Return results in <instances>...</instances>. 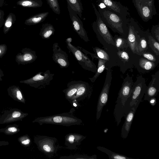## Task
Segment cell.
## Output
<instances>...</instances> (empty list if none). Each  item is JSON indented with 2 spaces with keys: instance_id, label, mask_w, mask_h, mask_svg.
<instances>
[{
  "instance_id": "cell-1",
  "label": "cell",
  "mask_w": 159,
  "mask_h": 159,
  "mask_svg": "<svg viewBox=\"0 0 159 159\" xmlns=\"http://www.w3.org/2000/svg\"><path fill=\"white\" fill-rule=\"evenodd\" d=\"M92 5L96 16V20L93 22L92 26L98 40L103 46L105 50L117 56L118 51L115 46L114 37L101 19L95 5L93 3H92Z\"/></svg>"
},
{
  "instance_id": "cell-2",
  "label": "cell",
  "mask_w": 159,
  "mask_h": 159,
  "mask_svg": "<svg viewBox=\"0 0 159 159\" xmlns=\"http://www.w3.org/2000/svg\"><path fill=\"white\" fill-rule=\"evenodd\" d=\"M98 11L103 21L108 27L125 39L128 33L129 19L121 16L106 7L98 6Z\"/></svg>"
},
{
  "instance_id": "cell-3",
  "label": "cell",
  "mask_w": 159,
  "mask_h": 159,
  "mask_svg": "<svg viewBox=\"0 0 159 159\" xmlns=\"http://www.w3.org/2000/svg\"><path fill=\"white\" fill-rule=\"evenodd\" d=\"M133 84L132 78L127 74L119 92L113 111L114 116L117 126L119 125L123 117L125 104L131 95Z\"/></svg>"
},
{
  "instance_id": "cell-4",
  "label": "cell",
  "mask_w": 159,
  "mask_h": 159,
  "mask_svg": "<svg viewBox=\"0 0 159 159\" xmlns=\"http://www.w3.org/2000/svg\"><path fill=\"white\" fill-rule=\"evenodd\" d=\"M147 87L145 78L142 75L138 76L135 82L134 83L131 95L125 103L123 110L124 117L133 107L136 105L139 106L142 101Z\"/></svg>"
},
{
  "instance_id": "cell-5",
  "label": "cell",
  "mask_w": 159,
  "mask_h": 159,
  "mask_svg": "<svg viewBox=\"0 0 159 159\" xmlns=\"http://www.w3.org/2000/svg\"><path fill=\"white\" fill-rule=\"evenodd\" d=\"M33 123H37L40 125L43 124H53L69 126L80 125L82 120L69 113H64L54 115L36 118Z\"/></svg>"
},
{
  "instance_id": "cell-6",
  "label": "cell",
  "mask_w": 159,
  "mask_h": 159,
  "mask_svg": "<svg viewBox=\"0 0 159 159\" xmlns=\"http://www.w3.org/2000/svg\"><path fill=\"white\" fill-rule=\"evenodd\" d=\"M72 39L69 37L66 40V46L73 55L82 67L86 70L95 73L97 67L95 63L79 48L72 44Z\"/></svg>"
},
{
  "instance_id": "cell-7",
  "label": "cell",
  "mask_w": 159,
  "mask_h": 159,
  "mask_svg": "<svg viewBox=\"0 0 159 159\" xmlns=\"http://www.w3.org/2000/svg\"><path fill=\"white\" fill-rule=\"evenodd\" d=\"M34 142L39 150L48 157H52L58 150L57 139L52 137L39 135L35 136Z\"/></svg>"
},
{
  "instance_id": "cell-8",
  "label": "cell",
  "mask_w": 159,
  "mask_h": 159,
  "mask_svg": "<svg viewBox=\"0 0 159 159\" xmlns=\"http://www.w3.org/2000/svg\"><path fill=\"white\" fill-rule=\"evenodd\" d=\"M138 13L142 19L147 22L157 14L154 0H132Z\"/></svg>"
},
{
  "instance_id": "cell-9",
  "label": "cell",
  "mask_w": 159,
  "mask_h": 159,
  "mask_svg": "<svg viewBox=\"0 0 159 159\" xmlns=\"http://www.w3.org/2000/svg\"><path fill=\"white\" fill-rule=\"evenodd\" d=\"M77 47L85 54L90 55L93 60L94 58H99L106 61L105 66L106 70L111 69L113 67L118 66V56H115L106 51L104 49L97 47H94L93 48L94 53H92L79 46H78Z\"/></svg>"
},
{
  "instance_id": "cell-10",
  "label": "cell",
  "mask_w": 159,
  "mask_h": 159,
  "mask_svg": "<svg viewBox=\"0 0 159 159\" xmlns=\"http://www.w3.org/2000/svg\"><path fill=\"white\" fill-rule=\"evenodd\" d=\"M54 75V73L47 70L44 72H39L30 78L20 81V83L35 88H42L49 84Z\"/></svg>"
},
{
  "instance_id": "cell-11",
  "label": "cell",
  "mask_w": 159,
  "mask_h": 159,
  "mask_svg": "<svg viewBox=\"0 0 159 159\" xmlns=\"http://www.w3.org/2000/svg\"><path fill=\"white\" fill-rule=\"evenodd\" d=\"M117 53L118 66L120 71L124 74L128 69L134 67L137 54L134 53L129 47L118 51Z\"/></svg>"
},
{
  "instance_id": "cell-12",
  "label": "cell",
  "mask_w": 159,
  "mask_h": 159,
  "mask_svg": "<svg viewBox=\"0 0 159 159\" xmlns=\"http://www.w3.org/2000/svg\"><path fill=\"white\" fill-rule=\"evenodd\" d=\"M112 80V70L107 69L104 84L98 98L96 110L97 120L99 119L103 108L107 102Z\"/></svg>"
},
{
  "instance_id": "cell-13",
  "label": "cell",
  "mask_w": 159,
  "mask_h": 159,
  "mask_svg": "<svg viewBox=\"0 0 159 159\" xmlns=\"http://www.w3.org/2000/svg\"><path fill=\"white\" fill-rule=\"evenodd\" d=\"M140 27L132 17L129 19L127 39L129 47L134 53H137V48L139 42L140 35L139 29Z\"/></svg>"
},
{
  "instance_id": "cell-14",
  "label": "cell",
  "mask_w": 159,
  "mask_h": 159,
  "mask_svg": "<svg viewBox=\"0 0 159 159\" xmlns=\"http://www.w3.org/2000/svg\"><path fill=\"white\" fill-rule=\"evenodd\" d=\"M67 8L74 30L84 41L88 42L89 40L80 17L68 4Z\"/></svg>"
},
{
  "instance_id": "cell-15",
  "label": "cell",
  "mask_w": 159,
  "mask_h": 159,
  "mask_svg": "<svg viewBox=\"0 0 159 159\" xmlns=\"http://www.w3.org/2000/svg\"><path fill=\"white\" fill-rule=\"evenodd\" d=\"M28 115L20 110L13 108L5 111L0 117V124H8L18 121H22L23 119Z\"/></svg>"
},
{
  "instance_id": "cell-16",
  "label": "cell",
  "mask_w": 159,
  "mask_h": 159,
  "mask_svg": "<svg viewBox=\"0 0 159 159\" xmlns=\"http://www.w3.org/2000/svg\"><path fill=\"white\" fill-rule=\"evenodd\" d=\"M52 58L54 61L61 68L68 67L70 65L67 53L62 50L57 43H54L52 46Z\"/></svg>"
},
{
  "instance_id": "cell-17",
  "label": "cell",
  "mask_w": 159,
  "mask_h": 159,
  "mask_svg": "<svg viewBox=\"0 0 159 159\" xmlns=\"http://www.w3.org/2000/svg\"><path fill=\"white\" fill-rule=\"evenodd\" d=\"M98 3L105 5V7L123 16L127 17L130 15L128 8L120 2L113 0H97Z\"/></svg>"
},
{
  "instance_id": "cell-18",
  "label": "cell",
  "mask_w": 159,
  "mask_h": 159,
  "mask_svg": "<svg viewBox=\"0 0 159 159\" xmlns=\"http://www.w3.org/2000/svg\"><path fill=\"white\" fill-rule=\"evenodd\" d=\"M152 80L148 86L144 95V100L148 102L154 98L159 91V70L152 75Z\"/></svg>"
},
{
  "instance_id": "cell-19",
  "label": "cell",
  "mask_w": 159,
  "mask_h": 159,
  "mask_svg": "<svg viewBox=\"0 0 159 159\" xmlns=\"http://www.w3.org/2000/svg\"><path fill=\"white\" fill-rule=\"evenodd\" d=\"M15 57V61L19 64L26 65L34 61L37 58L34 51L28 48H23Z\"/></svg>"
},
{
  "instance_id": "cell-20",
  "label": "cell",
  "mask_w": 159,
  "mask_h": 159,
  "mask_svg": "<svg viewBox=\"0 0 159 159\" xmlns=\"http://www.w3.org/2000/svg\"><path fill=\"white\" fill-rule=\"evenodd\" d=\"M157 66L154 63L137 54L134 66L139 73L142 74L148 73L154 70Z\"/></svg>"
},
{
  "instance_id": "cell-21",
  "label": "cell",
  "mask_w": 159,
  "mask_h": 159,
  "mask_svg": "<svg viewBox=\"0 0 159 159\" xmlns=\"http://www.w3.org/2000/svg\"><path fill=\"white\" fill-rule=\"evenodd\" d=\"M138 106L134 107L124 117L125 120L122 126L121 136L123 139H126L129 134L135 113Z\"/></svg>"
},
{
  "instance_id": "cell-22",
  "label": "cell",
  "mask_w": 159,
  "mask_h": 159,
  "mask_svg": "<svg viewBox=\"0 0 159 159\" xmlns=\"http://www.w3.org/2000/svg\"><path fill=\"white\" fill-rule=\"evenodd\" d=\"M91 89V86L89 83L83 81L70 102L71 105L73 102L78 103V101L86 98L90 93Z\"/></svg>"
},
{
  "instance_id": "cell-23",
  "label": "cell",
  "mask_w": 159,
  "mask_h": 159,
  "mask_svg": "<svg viewBox=\"0 0 159 159\" xmlns=\"http://www.w3.org/2000/svg\"><path fill=\"white\" fill-rule=\"evenodd\" d=\"M86 138V136L80 134L70 133L65 136V144L69 149H75Z\"/></svg>"
},
{
  "instance_id": "cell-24",
  "label": "cell",
  "mask_w": 159,
  "mask_h": 159,
  "mask_svg": "<svg viewBox=\"0 0 159 159\" xmlns=\"http://www.w3.org/2000/svg\"><path fill=\"white\" fill-rule=\"evenodd\" d=\"M82 82V80H74L69 82L67 84V88L63 90L66 99L70 102Z\"/></svg>"
},
{
  "instance_id": "cell-25",
  "label": "cell",
  "mask_w": 159,
  "mask_h": 159,
  "mask_svg": "<svg viewBox=\"0 0 159 159\" xmlns=\"http://www.w3.org/2000/svg\"><path fill=\"white\" fill-rule=\"evenodd\" d=\"M7 92L9 96L14 100L25 103V98L19 86L15 85L10 86L7 89Z\"/></svg>"
},
{
  "instance_id": "cell-26",
  "label": "cell",
  "mask_w": 159,
  "mask_h": 159,
  "mask_svg": "<svg viewBox=\"0 0 159 159\" xmlns=\"http://www.w3.org/2000/svg\"><path fill=\"white\" fill-rule=\"evenodd\" d=\"M138 32L140 38L137 46L136 54L141 56L143 52L148 49L149 46L145 36L144 31L140 27Z\"/></svg>"
},
{
  "instance_id": "cell-27",
  "label": "cell",
  "mask_w": 159,
  "mask_h": 159,
  "mask_svg": "<svg viewBox=\"0 0 159 159\" xmlns=\"http://www.w3.org/2000/svg\"><path fill=\"white\" fill-rule=\"evenodd\" d=\"M49 13L48 11L42 12L33 16L25 20V24L28 25H32L41 23L45 20Z\"/></svg>"
},
{
  "instance_id": "cell-28",
  "label": "cell",
  "mask_w": 159,
  "mask_h": 159,
  "mask_svg": "<svg viewBox=\"0 0 159 159\" xmlns=\"http://www.w3.org/2000/svg\"><path fill=\"white\" fill-rule=\"evenodd\" d=\"M149 48L157 56H159V43L152 36L148 30L144 31Z\"/></svg>"
},
{
  "instance_id": "cell-29",
  "label": "cell",
  "mask_w": 159,
  "mask_h": 159,
  "mask_svg": "<svg viewBox=\"0 0 159 159\" xmlns=\"http://www.w3.org/2000/svg\"><path fill=\"white\" fill-rule=\"evenodd\" d=\"M55 31V29L52 24L46 23L43 25L39 34L42 39H48L54 34Z\"/></svg>"
},
{
  "instance_id": "cell-30",
  "label": "cell",
  "mask_w": 159,
  "mask_h": 159,
  "mask_svg": "<svg viewBox=\"0 0 159 159\" xmlns=\"http://www.w3.org/2000/svg\"><path fill=\"white\" fill-rule=\"evenodd\" d=\"M43 4L41 0H19L16 2L17 5L26 7H39Z\"/></svg>"
},
{
  "instance_id": "cell-31",
  "label": "cell",
  "mask_w": 159,
  "mask_h": 159,
  "mask_svg": "<svg viewBox=\"0 0 159 159\" xmlns=\"http://www.w3.org/2000/svg\"><path fill=\"white\" fill-rule=\"evenodd\" d=\"M97 148L98 150L107 154L110 159H135L122 154L115 153L103 147L99 146Z\"/></svg>"
},
{
  "instance_id": "cell-32",
  "label": "cell",
  "mask_w": 159,
  "mask_h": 159,
  "mask_svg": "<svg viewBox=\"0 0 159 159\" xmlns=\"http://www.w3.org/2000/svg\"><path fill=\"white\" fill-rule=\"evenodd\" d=\"M67 4L81 18L83 10L82 4L80 0H66Z\"/></svg>"
},
{
  "instance_id": "cell-33",
  "label": "cell",
  "mask_w": 159,
  "mask_h": 159,
  "mask_svg": "<svg viewBox=\"0 0 159 159\" xmlns=\"http://www.w3.org/2000/svg\"><path fill=\"white\" fill-rule=\"evenodd\" d=\"M16 20L15 15L13 13H10L7 16L4 23L3 32L4 34L7 33L11 30Z\"/></svg>"
},
{
  "instance_id": "cell-34",
  "label": "cell",
  "mask_w": 159,
  "mask_h": 159,
  "mask_svg": "<svg viewBox=\"0 0 159 159\" xmlns=\"http://www.w3.org/2000/svg\"><path fill=\"white\" fill-rule=\"evenodd\" d=\"M114 39L115 46L117 51L129 47L127 39L121 36L115 34L114 37Z\"/></svg>"
},
{
  "instance_id": "cell-35",
  "label": "cell",
  "mask_w": 159,
  "mask_h": 159,
  "mask_svg": "<svg viewBox=\"0 0 159 159\" xmlns=\"http://www.w3.org/2000/svg\"><path fill=\"white\" fill-rule=\"evenodd\" d=\"M97 59L98 60V63L96 72L93 77L89 78L92 83L94 82L100 75L106 69L105 63L106 61L99 58Z\"/></svg>"
},
{
  "instance_id": "cell-36",
  "label": "cell",
  "mask_w": 159,
  "mask_h": 159,
  "mask_svg": "<svg viewBox=\"0 0 159 159\" xmlns=\"http://www.w3.org/2000/svg\"><path fill=\"white\" fill-rule=\"evenodd\" d=\"M19 125L16 124L9 125L4 128L0 129V132L7 135H12L20 132Z\"/></svg>"
},
{
  "instance_id": "cell-37",
  "label": "cell",
  "mask_w": 159,
  "mask_h": 159,
  "mask_svg": "<svg viewBox=\"0 0 159 159\" xmlns=\"http://www.w3.org/2000/svg\"><path fill=\"white\" fill-rule=\"evenodd\" d=\"M141 56L157 65L159 63V56L157 55L149 47L147 51L142 53Z\"/></svg>"
},
{
  "instance_id": "cell-38",
  "label": "cell",
  "mask_w": 159,
  "mask_h": 159,
  "mask_svg": "<svg viewBox=\"0 0 159 159\" xmlns=\"http://www.w3.org/2000/svg\"><path fill=\"white\" fill-rule=\"evenodd\" d=\"M50 7L55 13L59 15L60 9L58 0H46Z\"/></svg>"
},
{
  "instance_id": "cell-39",
  "label": "cell",
  "mask_w": 159,
  "mask_h": 159,
  "mask_svg": "<svg viewBox=\"0 0 159 159\" xmlns=\"http://www.w3.org/2000/svg\"><path fill=\"white\" fill-rule=\"evenodd\" d=\"M60 159H96L97 156L94 155L91 156L84 155H76L70 156H61Z\"/></svg>"
},
{
  "instance_id": "cell-40",
  "label": "cell",
  "mask_w": 159,
  "mask_h": 159,
  "mask_svg": "<svg viewBox=\"0 0 159 159\" xmlns=\"http://www.w3.org/2000/svg\"><path fill=\"white\" fill-rule=\"evenodd\" d=\"M17 140L22 146L25 147H29L31 143V139L27 134L20 136Z\"/></svg>"
},
{
  "instance_id": "cell-41",
  "label": "cell",
  "mask_w": 159,
  "mask_h": 159,
  "mask_svg": "<svg viewBox=\"0 0 159 159\" xmlns=\"http://www.w3.org/2000/svg\"><path fill=\"white\" fill-rule=\"evenodd\" d=\"M153 37L159 43V25H153L150 32Z\"/></svg>"
},
{
  "instance_id": "cell-42",
  "label": "cell",
  "mask_w": 159,
  "mask_h": 159,
  "mask_svg": "<svg viewBox=\"0 0 159 159\" xmlns=\"http://www.w3.org/2000/svg\"><path fill=\"white\" fill-rule=\"evenodd\" d=\"M7 50V45L5 44H0V58H2L6 54Z\"/></svg>"
},
{
  "instance_id": "cell-43",
  "label": "cell",
  "mask_w": 159,
  "mask_h": 159,
  "mask_svg": "<svg viewBox=\"0 0 159 159\" xmlns=\"http://www.w3.org/2000/svg\"><path fill=\"white\" fill-rule=\"evenodd\" d=\"M9 143L7 141H0V147L8 145Z\"/></svg>"
},
{
  "instance_id": "cell-44",
  "label": "cell",
  "mask_w": 159,
  "mask_h": 159,
  "mask_svg": "<svg viewBox=\"0 0 159 159\" xmlns=\"http://www.w3.org/2000/svg\"><path fill=\"white\" fill-rule=\"evenodd\" d=\"M4 23V16L0 17V28L3 25Z\"/></svg>"
},
{
  "instance_id": "cell-45",
  "label": "cell",
  "mask_w": 159,
  "mask_h": 159,
  "mask_svg": "<svg viewBox=\"0 0 159 159\" xmlns=\"http://www.w3.org/2000/svg\"><path fill=\"white\" fill-rule=\"evenodd\" d=\"M149 102L151 105H155L154 102H156V98L155 97L151 98Z\"/></svg>"
},
{
  "instance_id": "cell-46",
  "label": "cell",
  "mask_w": 159,
  "mask_h": 159,
  "mask_svg": "<svg viewBox=\"0 0 159 159\" xmlns=\"http://www.w3.org/2000/svg\"><path fill=\"white\" fill-rule=\"evenodd\" d=\"M4 75L2 70L0 69V82L2 80V77Z\"/></svg>"
},
{
  "instance_id": "cell-47",
  "label": "cell",
  "mask_w": 159,
  "mask_h": 159,
  "mask_svg": "<svg viewBox=\"0 0 159 159\" xmlns=\"http://www.w3.org/2000/svg\"><path fill=\"white\" fill-rule=\"evenodd\" d=\"M4 13L3 10L0 9V17L4 16Z\"/></svg>"
},
{
  "instance_id": "cell-48",
  "label": "cell",
  "mask_w": 159,
  "mask_h": 159,
  "mask_svg": "<svg viewBox=\"0 0 159 159\" xmlns=\"http://www.w3.org/2000/svg\"><path fill=\"white\" fill-rule=\"evenodd\" d=\"M4 1L5 0H0V7L3 6Z\"/></svg>"
}]
</instances>
